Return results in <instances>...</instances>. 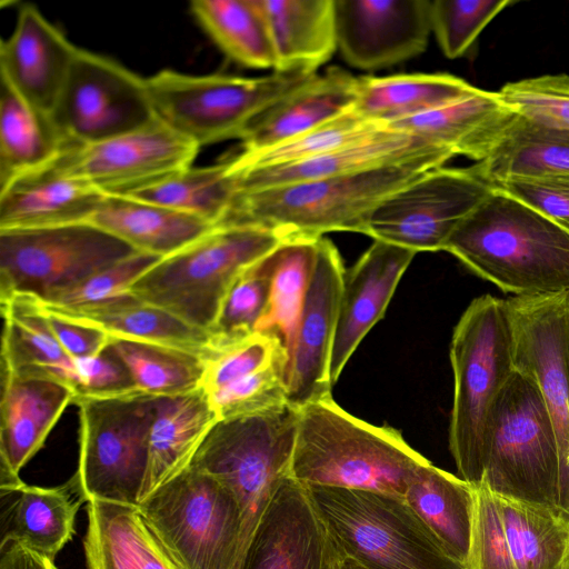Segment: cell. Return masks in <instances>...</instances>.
I'll use <instances>...</instances> for the list:
<instances>
[{
  "label": "cell",
  "mask_w": 569,
  "mask_h": 569,
  "mask_svg": "<svg viewBox=\"0 0 569 569\" xmlns=\"http://www.w3.org/2000/svg\"><path fill=\"white\" fill-rule=\"evenodd\" d=\"M498 495L551 507L569 519V476L537 381L515 369L492 409L482 477Z\"/></svg>",
  "instance_id": "4"
},
{
  "label": "cell",
  "mask_w": 569,
  "mask_h": 569,
  "mask_svg": "<svg viewBox=\"0 0 569 569\" xmlns=\"http://www.w3.org/2000/svg\"><path fill=\"white\" fill-rule=\"evenodd\" d=\"M357 84L358 77L339 67L313 74L249 124L240 139L242 151L273 147L352 109Z\"/></svg>",
  "instance_id": "23"
},
{
  "label": "cell",
  "mask_w": 569,
  "mask_h": 569,
  "mask_svg": "<svg viewBox=\"0 0 569 569\" xmlns=\"http://www.w3.org/2000/svg\"><path fill=\"white\" fill-rule=\"evenodd\" d=\"M72 387L77 396L112 397L137 391L130 373L110 350L72 358Z\"/></svg>",
  "instance_id": "50"
},
{
  "label": "cell",
  "mask_w": 569,
  "mask_h": 569,
  "mask_svg": "<svg viewBox=\"0 0 569 569\" xmlns=\"http://www.w3.org/2000/svg\"><path fill=\"white\" fill-rule=\"evenodd\" d=\"M512 0H431V30L449 59L466 56L482 30Z\"/></svg>",
  "instance_id": "44"
},
{
  "label": "cell",
  "mask_w": 569,
  "mask_h": 569,
  "mask_svg": "<svg viewBox=\"0 0 569 569\" xmlns=\"http://www.w3.org/2000/svg\"><path fill=\"white\" fill-rule=\"evenodd\" d=\"M381 124L371 123L353 109L290 140L273 147L240 152L229 159L233 172L251 168L273 167L299 162L358 140Z\"/></svg>",
  "instance_id": "42"
},
{
  "label": "cell",
  "mask_w": 569,
  "mask_h": 569,
  "mask_svg": "<svg viewBox=\"0 0 569 569\" xmlns=\"http://www.w3.org/2000/svg\"><path fill=\"white\" fill-rule=\"evenodd\" d=\"M283 356H288V351L277 335L256 331L237 343L211 349L202 359L200 388L210 393L270 366Z\"/></svg>",
  "instance_id": "46"
},
{
  "label": "cell",
  "mask_w": 569,
  "mask_h": 569,
  "mask_svg": "<svg viewBox=\"0 0 569 569\" xmlns=\"http://www.w3.org/2000/svg\"><path fill=\"white\" fill-rule=\"evenodd\" d=\"M563 569H569V560L567 561V563L565 565Z\"/></svg>",
  "instance_id": "55"
},
{
  "label": "cell",
  "mask_w": 569,
  "mask_h": 569,
  "mask_svg": "<svg viewBox=\"0 0 569 569\" xmlns=\"http://www.w3.org/2000/svg\"><path fill=\"white\" fill-rule=\"evenodd\" d=\"M306 487L343 558L365 569H469L445 549L405 498Z\"/></svg>",
  "instance_id": "7"
},
{
  "label": "cell",
  "mask_w": 569,
  "mask_h": 569,
  "mask_svg": "<svg viewBox=\"0 0 569 569\" xmlns=\"http://www.w3.org/2000/svg\"><path fill=\"white\" fill-rule=\"evenodd\" d=\"M343 559L308 488L288 475L262 513L241 569H341Z\"/></svg>",
  "instance_id": "17"
},
{
  "label": "cell",
  "mask_w": 569,
  "mask_h": 569,
  "mask_svg": "<svg viewBox=\"0 0 569 569\" xmlns=\"http://www.w3.org/2000/svg\"><path fill=\"white\" fill-rule=\"evenodd\" d=\"M274 250L246 270L230 288L209 332L212 349L237 343L256 332L269 300Z\"/></svg>",
  "instance_id": "43"
},
{
  "label": "cell",
  "mask_w": 569,
  "mask_h": 569,
  "mask_svg": "<svg viewBox=\"0 0 569 569\" xmlns=\"http://www.w3.org/2000/svg\"><path fill=\"white\" fill-rule=\"evenodd\" d=\"M475 168L491 186L509 179L569 174V130L518 117L497 149Z\"/></svg>",
  "instance_id": "37"
},
{
  "label": "cell",
  "mask_w": 569,
  "mask_h": 569,
  "mask_svg": "<svg viewBox=\"0 0 569 569\" xmlns=\"http://www.w3.org/2000/svg\"><path fill=\"white\" fill-rule=\"evenodd\" d=\"M569 232V174L509 179L492 184Z\"/></svg>",
  "instance_id": "51"
},
{
  "label": "cell",
  "mask_w": 569,
  "mask_h": 569,
  "mask_svg": "<svg viewBox=\"0 0 569 569\" xmlns=\"http://www.w3.org/2000/svg\"><path fill=\"white\" fill-rule=\"evenodd\" d=\"M452 157L437 147L362 171L239 191L220 224L259 226L287 240L335 231L362 233L367 217L381 201Z\"/></svg>",
  "instance_id": "1"
},
{
  "label": "cell",
  "mask_w": 569,
  "mask_h": 569,
  "mask_svg": "<svg viewBox=\"0 0 569 569\" xmlns=\"http://www.w3.org/2000/svg\"><path fill=\"white\" fill-rule=\"evenodd\" d=\"M475 488L469 569H517L499 509L497 493L481 482Z\"/></svg>",
  "instance_id": "49"
},
{
  "label": "cell",
  "mask_w": 569,
  "mask_h": 569,
  "mask_svg": "<svg viewBox=\"0 0 569 569\" xmlns=\"http://www.w3.org/2000/svg\"><path fill=\"white\" fill-rule=\"evenodd\" d=\"M341 569H365L351 559L345 558L341 565Z\"/></svg>",
  "instance_id": "54"
},
{
  "label": "cell",
  "mask_w": 569,
  "mask_h": 569,
  "mask_svg": "<svg viewBox=\"0 0 569 569\" xmlns=\"http://www.w3.org/2000/svg\"><path fill=\"white\" fill-rule=\"evenodd\" d=\"M505 302L513 368L537 381L569 476V290L513 296Z\"/></svg>",
  "instance_id": "15"
},
{
  "label": "cell",
  "mask_w": 569,
  "mask_h": 569,
  "mask_svg": "<svg viewBox=\"0 0 569 569\" xmlns=\"http://www.w3.org/2000/svg\"><path fill=\"white\" fill-rule=\"evenodd\" d=\"M0 569H58L54 560L12 539H1Z\"/></svg>",
  "instance_id": "53"
},
{
  "label": "cell",
  "mask_w": 569,
  "mask_h": 569,
  "mask_svg": "<svg viewBox=\"0 0 569 569\" xmlns=\"http://www.w3.org/2000/svg\"><path fill=\"white\" fill-rule=\"evenodd\" d=\"M345 268L321 237L287 368V399L297 409L331 396L330 362Z\"/></svg>",
  "instance_id": "16"
},
{
  "label": "cell",
  "mask_w": 569,
  "mask_h": 569,
  "mask_svg": "<svg viewBox=\"0 0 569 569\" xmlns=\"http://www.w3.org/2000/svg\"><path fill=\"white\" fill-rule=\"evenodd\" d=\"M416 251L375 240L358 261L345 269L330 362L332 385L366 335L383 317Z\"/></svg>",
  "instance_id": "21"
},
{
  "label": "cell",
  "mask_w": 569,
  "mask_h": 569,
  "mask_svg": "<svg viewBox=\"0 0 569 569\" xmlns=\"http://www.w3.org/2000/svg\"><path fill=\"white\" fill-rule=\"evenodd\" d=\"M405 500L445 549L468 567L475 488L430 461L411 479Z\"/></svg>",
  "instance_id": "34"
},
{
  "label": "cell",
  "mask_w": 569,
  "mask_h": 569,
  "mask_svg": "<svg viewBox=\"0 0 569 569\" xmlns=\"http://www.w3.org/2000/svg\"><path fill=\"white\" fill-rule=\"evenodd\" d=\"M86 512L83 550L88 569H182L137 506L90 500Z\"/></svg>",
  "instance_id": "27"
},
{
  "label": "cell",
  "mask_w": 569,
  "mask_h": 569,
  "mask_svg": "<svg viewBox=\"0 0 569 569\" xmlns=\"http://www.w3.org/2000/svg\"><path fill=\"white\" fill-rule=\"evenodd\" d=\"M133 250L168 257L216 226L154 202L107 194L89 221Z\"/></svg>",
  "instance_id": "29"
},
{
  "label": "cell",
  "mask_w": 569,
  "mask_h": 569,
  "mask_svg": "<svg viewBox=\"0 0 569 569\" xmlns=\"http://www.w3.org/2000/svg\"><path fill=\"white\" fill-rule=\"evenodd\" d=\"M133 252L90 223L0 230V300L47 301Z\"/></svg>",
  "instance_id": "11"
},
{
  "label": "cell",
  "mask_w": 569,
  "mask_h": 569,
  "mask_svg": "<svg viewBox=\"0 0 569 569\" xmlns=\"http://www.w3.org/2000/svg\"><path fill=\"white\" fill-rule=\"evenodd\" d=\"M137 507L182 569H236L241 509L217 477L189 467Z\"/></svg>",
  "instance_id": "10"
},
{
  "label": "cell",
  "mask_w": 569,
  "mask_h": 569,
  "mask_svg": "<svg viewBox=\"0 0 569 569\" xmlns=\"http://www.w3.org/2000/svg\"><path fill=\"white\" fill-rule=\"evenodd\" d=\"M317 239H289L273 252L274 268L267 308L256 331L277 335L290 353L316 261Z\"/></svg>",
  "instance_id": "40"
},
{
  "label": "cell",
  "mask_w": 569,
  "mask_h": 569,
  "mask_svg": "<svg viewBox=\"0 0 569 569\" xmlns=\"http://www.w3.org/2000/svg\"><path fill=\"white\" fill-rule=\"evenodd\" d=\"M76 392L47 375L1 371L0 489L19 486L21 469L42 448Z\"/></svg>",
  "instance_id": "19"
},
{
  "label": "cell",
  "mask_w": 569,
  "mask_h": 569,
  "mask_svg": "<svg viewBox=\"0 0 569 569\" xmlns=\"http://www.w3.org/2000/svg\"><path fill=\"white\" fill-rule=\"evenodd\" d=\"M278 72L317 73L338 48L335 0H259Z\"/></svg>",
  "instance_id": "30"
},
{
  "label": "cell",
  "mask_w": 569,
  "mask_h": 569,
  "mask_svg": "<svg viewBox=\"0 0 569 569\" xmlns=\"http://www.w3.org/2000/svg\"><path fill=\"white\" fill-rule=\"evenodd\" d=\"M284 240L259 226H216L161 258L128 292L209 333L236 280Z\"/></svg>",
  "instance_id": "5"
},
{
  "label": "cell",
  "mask_w": 569,
  "mask_h": 569,
  "mask_svg": "<svg viewBox=\"0 0 569 569\" xmlns=\"http://www.w3.org/2000/svg\"><path fill=\"white\" fill-rule=\"evenodd\" d=\"M511 327L506 302L475 298L457 322L450 342L453 402L449 449L460 478L477 487L495 403L512 375Z\"/></svg>",
  "instance_id": "6"
},
{
  "label": "cell",
  "mask_w": 569,
  "mask_h": 569,
  "mask_svg": "<svg viewBox=\"0 0 569 569\" xmlns=\"http://www.w3.org/2000/svg\"><path fill=\"white\" fill-rule=\"evenodd\" d=\"M478 89L449 73L362 76L358 77L352 109L371 123L388 126L452 103Z\"/></svg>",
  "instance_id": "32"
},
{
  "label": "cell",
  "mask_w": 569,
  "mask_h": 569,
  "mask_svg": "<svg viewBox=\"0 0 569 569\" xmlns=\"http://www.w3.org/2000/svg\"><path fill=\"white\" fill-rule=\"evenodd\" d=\"M190 11L230 59L248 68L274 70V49L259 0H193Z\"/></svg>",
  "instance_id": "36"
},
{
  "label": "cell",
  "mask_w": 569,
  "mask_h": 569,
  "mask_svg": "<svg viewBox=\"0 0 569 569\" xmlns=\"http://www.w3.org/2000/svg\"><path fill=\"white\" fill-rule=\"evenodd\" d=\"M77 50L38 8L24 3L11 36L0 46L1 79L52 118Z\"/></svg>",
  "instance_id": "20"
},
{
  "label": "cell",
  "mask_w": 569,
  "mask_h": 569,
  "mask_svg": "<svg viewBox=\"0 0 569 569\" xmlns=\"http://www.w3.org/2000/svg\"><path fill=\"white\" fill-rule=\"evenodd\" d=\"M498 93L522 119L545 128L569 130L568 74H543L508 82Z\"/></svg>",
  "instance_id": "47"
},
{
  "label": "cell",
  "mask_w": 569,
  "mask_h": 569,
  "mask_svg": "<svg viewBox=\"0 0 569 569\" xmlns=\"http://www.w3.org/2000/svg\"><path fill=\"white\" fill-rule=\"evenodd\" d=\"M199 149L157 118L122 136L68 147L50 166L106 194H127L192 166Z\"/></svg>",
  "instance_id": "14"
},
{
  "label": "cell",
  "mask_w": 569,
  "mask_h": 569,
  "mask_svg": "<svg viewBox=\"0 0 569 569\" xmlns=\"http://www.w3.org/2000/svg\"><path fill=\"white\" fill-rule=\"evenodd\" d=\"M518 117L498 92L478 89L452 103L387 127L420 137L453 156L481 162L497 149Z\"/></svg>",
  "instance_id": "22"
},
{
  "label": "cell",
  "mask_w": 569,
  "mask_h": 569,
  "mask_svg": "<svg viewBox=\"0 0 569 569\" xmlns=\"http://www.w3.org/2000/svg\"><path fill=\"white\" fill-rule=\"evenodd\" d=\"M338 49L362 70L391 67L427 48L431 0H335Z\"/></svg>",
  "instance_id": "18"
},
{
  "label": "cell",
  "mask_w": 569,
  "mask_h": 569,
  "mask_svg": "<svg viewBox=\"0 0 569 569\" xmlns=\"http://www.w3.org/2000/svg\"><path fill=\"white\" fill-rule=\"evenodd\" d=\"M443 250L513 296L569 290V232L496 187Z\"/></svg>",
  "instance_id": "2"
},
{
  "label": "cell",
  "mask_w": 569,
  "mask_h": 569,
  "mask_svg": "<svg viewBox=\"0 0 569 569\" xmlns=\"http://www.w3.org/2000/svg\"><path fill=\"white\" fill-rule=\"evenodd\" d=\"M437 147L406 131L381 126L358 140L299 162L231 171L237 176L239 191H250L362 171Z\"/></svg>",
  "instance_id": "24"
},
{
  "label": "cell",
  "mask_w": 569,
  "mask_h": 569,
  "mask_svg": "<svg viewBox=\"0 0 569 569\" xmlns=\"http://www.w3.org/2000/svg\"><path fill=\"white\" fill-rule=\"evenodd\" d=\"M70 146L51 117L31 106L1 79L0 189L50 166Z\"/></svg>",
  "instance_id": "33"
},
{
  "label": "cell",
  "mask_w": 569,
  "mask_h": 569,
  "mask_svg": "<svg viewBox=\"0 0 569 569\" xmlns=\"http://www.w3.org/2000/svg\"><path fill=\"white\" fill-rule=\"evenodd\" d=\"M428 462L398 430L352 416L332 396L299 409L289 475L302 485L405 498L411 479Z\"/></svg>",
  "instance_id": "3"
},
{
  "label": "cell",
  "mask_w": 569,
  "mask_h": 569,
  "mask_svg": "<svg viewBox=\"0 0 569 569\" xmlns=\"http://www.w3.org/2000/svg\"><path fill=\"white\" fill-rule=\"evenodd\" d=\"M497 498L517 569H563L569 560V519L541 503L498 493Z\"/></svg>",
  "instance_id": "38"
},
{
  "label": "cell",
  "mask_w": 569,
  "mask_h": 569,
  "mask_svg": "<svg viewBox=\"0 0 569 569\" xmlns=\"http://www.w3.org/2000/svg\"><path fill=\"white\" fill-rule=\"evenodd\" d=\"M157 118L147 78L110 57L78 47L52 116L70 144L104 141Z\"/></svg>",
  "instance_id": "12"
},
{
  "label": "cell",
  "mask_w": 569,
  "mask_h": 569,
  "mask_svg": "<svg viewBox=\"0 0 569 569\" xmlns=\"http://www.w3.org/2000/svg\"><path fill=\"white\" fill-rule=\"evenodd\" d=\"M239 192L229 159L207 167H188L124 196L169 207L218 226Z\"/></svg>",
  "instance_id": "39"
},
{
  "label": "cell",
  "mask_w": 569,
  "mask_h": 569,
  "mask_svg": "<svg viewBox=\"0 0 569 569\" xmlns=\"http://www.w3.org/2000/svg\"><path fill=\"white\" fill-rule=\"evenodd\" d=\"M3 320L1 369L51 376L72 389V358L51 332L34 298L1 301Z\"/></svg>",
  "instance_id": "35"
},
{
  "label": "cell",
  "mask_w": 569,
  "mask_h": 569,
  "mask_svg": "<svg viewBox=\"0 0 569 569\" xmlns=\"http://www.w3.org/2000/svg\"><path fill=\"white\" fill-rule=\"evenodd\" d=\"M110 350L128 369L137 391L173 397L200 387L203 363L196 355L157 345L112 339Z\"/></svg>",
  "instance_id": "41"
},
{
  "label": "cell",
  "mask_w": 569,
  "mask_h": 569,
  "mask_svg": "<svg viewBox=\"0 0 569 569\" xmlns=\"http://www.w3.org/2000/svg\"><path fill=\"white\" fill-rule=\"evenodd\" d=\"M161 258L136 251L81 282L40 302L47 307L76 309L89 307L127 293L130 286Z\"/></svg>",
  "instance_id": "48"
},
{
  "label": "cell",
  "mask_w": 569,
  "mask_h": 569,
  "mask_svg": "<svg viewBox=\"0 0 569 569\" xmlns=\"http://www.w3.org/2000/svg\"><path fill=\"white\" fill-rule=\"evenodd\" d=\"M106 196L48 166L0 189V230L89 223Z\"/></svg>",
  "instance_id": "25"
},
{
  "label": "cell",
  "mask_w": 569,
  "mask_h": 569,
  "mask_svg": "<svg viewBox=\"0 0 569 569\" xmlns=\"http://www.w3.org/2000/svg\"><path fill=\"white\" fill-rule=\"evenodd\" d=\"M288 356L280 357L270 366L208 393L218 421L288 403Z\"/></svg>",
  "instance_id": "45"
},
{
  "label": "cell",
  "mask_w": 569,
  "mask_h": 569,
  "mask_svg": "<svg viewBox=\"0 0 569 569\" xmlns=\"http://www.w3.org/2000/svg\"><path fill=\"white\" fill-rule=\"evenodd\" d=\"M313 74L273 71L248 78L163 69L147 84L158 119L200 148L241 139L260 113Z\"/></svg>",
  "instance_id": "8"
},
{
  "label": "cell",
  "mask_w": 569,
  "mask_h": 569,
  "mask_svg": "<svg viewBox=\"0 0 569 569\" xmlns=\"http://www.w3.org/2000/svg\"><path fill=\"white\" fill-rule=\"evenodd\" d=\"M40 308L51 332L69 357L96 356L109 348L112 339L103 331L66 320L44 310L41 306Z\"/></svg>",
  "instance_id": "52"
},
{
  "label": "cell",
  "mask_w": 569,
  "mask_h": 569,
  "mask_svg": "<svg viewBox=\"0 0 569 569\" xmlns=\"http://www.w3.org/2000/svg\"><path fill=\"white\" fill-rule=\"evenodd\" d=\"M217 421L209 396L200 387L183 395L156 398L140 501L190 467Z\"/></svg>",
  "instance_id": "26"
},
{
  "label": "cell",
  "mask_w": 569,
  "mask_h": 569,
  "mask_svg": "<svg viewBox=\"0 0 569 569\" xmlns=\"http://www.w3.org/2000/svg\"><path fill=\"white\" fill-rule=\"evenodd\" d=\"M39 305L66 320L99 329L111 339L172 348L201 359L211 351L208 332L191 327L129 292L98 305L76 309L47 307L40 302Z\"/></svg>",
  "instance_id": "28"
},
{
  "label": "cell",
  "mask_w": 569,
  "mask_h": 569,
  "mask_svg": "<svg viewBox=\"0 0 569 569\" xmlns=\"http://www.w3.org/2000/svg\"><path fill=\"white\" fill-rule=\"evenodd\" d=\"M156 398L132 391L74 397L79 409V457L68 481L82 502L138 506L144 482Z\"/></svg>",
  "instance_id": "9"
},
{
  "label": "cell",
  "mask_w": 569,
  "mask_h": 569,
  "mask_svg": "<svg viewBox=\"0 0 569 569\" xmlns=\"http://www.w3.org/2000/svg\"><path fill=\"white\" fill-rule=\"evenodd\" d=\"M7 499L2 510V538L12 539L54 560L72 539L74 519L82 501L72 498L69 483L44 488L24 482L0 489Z\"/></svg>",
  "instance_id": "31"
},
{
  "label": "cell",
  "mask_w": 569,
  "mask_h": 569,
  "mask_svg": "<svg viewBox=\"0 0 569 569\" xmlns=\"http://www.w3.org/2000/svg\"><path fill=\"white\" fill-rule=\"evenodd\" d=\"M476 170L439 167L381 201L367 217L363 234L416 251H439L491 192Z\"/></svg>",
  "instance_id": "13"
}]
</instances>
